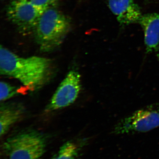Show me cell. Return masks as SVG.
<instances>
[{
    "mask_svg": "<svg viewBox=\"0 0 159 159\" xmlns=\"http://www.w3.org/2000/svg\"><path fill=\"white\" fill-rule=\"evenodd\" d=\"M54 71L53 61L49 58L20 57L1 46L0 74L17 80L30 90H38L46 85Z\"/></svg>",
    "mask_w": 159,
    "mask_h": 159,
    "instance_id": "cell-1",
    "label": "cell"
},
{
    "mask_svg": "<svg viewBox=\"0 0 159 159\" xmlns=\"http://www.w3.org/2000/svg\"><path fill=\"white\" fill-rule=\"evenodd\" d=\"M71 26L70 20L57 8L44 11L33 33L40 51L48 53L57 49L63 42Z\"/></svg>",
    "mask_w": 159,
    "mask_h": 159,
    "instance_id": "cell-2",
    "label": "cell"
},
{
    "mask_svg": "<svg viewBox=\"0 0 159 159\" xmlns=\"http://www.w3.org/2000/svg\"><path fill=\"white\" fill-rule=\"evenodd\" d=\"M44 135L35 130L24 131L8 138L2 145L8 159H41L47 146Z\"/></svg>",
    "mask_w": 159,
    "mask_h": 159,
    "instance_id": "cell-3",
    "label": "cell"
},
{
    "mask_svg": "<svg viewBox=\"0 0 159 159\" xmlns=\"http://www.w3.org/2000/svg\"><path fill=\"white\" fill-rule=\"evenodd\" d=\"M159 127V103H153L136 111L114 126V134L145 133Z\"/></svg>",
    "mask_w": 159,
    "mask_h": 159,
    "instance_id": "cell-4",
    "label": "cell"
},
{
    "mask_svg": "<svg viewBox=\"0 0 159 159\" xmlns=\"http://www.w3.org/2000/svg\"><path fill=\"white\" fill-rule=\"evenodd\" d=\"M43 11L25 0H14L7 7L6 14L20 33L28 35L33 33Z\"/></svg>",
    "mask_w": 159,
    "mask_h": 159,
    "instance_id": "cell-5",
    "label": "cell"
},
{
    "mask_svg": "<svg viewBox=\"0 0 159 159\" xmlns=\"http://www.w3.org/2000/svg\"><path fill=\"white\" fill-rule=\"evenodd\" d=\"M81 89V76L78 71H69L51 97L46 111L58 110L71 105L78 98Z\"/></svg>",
    "mask_w": 159,
    "mask_h": 159,
    "instance_id": "cell-6",
    "label": "cell"
},
{
    "mask_svg": "<svg viewBox=\"0 0 159 159\" xmlns=\"http://www.w3.org/2000/svg\"><path fill=\"white\" fill-rule=\"evenodd\" d=\"M109 9L121 27L138 23L142 16L140 7L134 0H106Z\"/></svg>",
    "mask_w": 159,
    "mask_h": 159,
    "instance_id": "cell-7",
    "label": "cell"
},
{
    "mask_svg": "<svg viewBox=\"0 0 159 159\" xmlns=\"http://www.w3.org/2000/svg\"><path fill=\"white\" fill-rule=\"evenodd\" d=\"M138 23L144 32L145 53H155L159 61V12L142 15Z\"/></svg>",
    "mask_w": 159,
    "mask_h": 159,
    "instance_id": "cell-8",
    "label": "cell"
},
{
    "mask_svg": "<svg viewBox=\"0 0 159 159\" xmlns=\"http://www.w3.org/2000/svg\"><path fill=\"white\" fill-rule=\"evenodd\" d=\"M24 114L21 106L16 103H3L0 107V135H5L11 126L20 120Z\"/></svg>",
    "mask_w": 159,
    "mask_h": 159,
    "instance_id": "cell-9",
    "label": "cell"
},
{
    "mask_svg": "<svg viewBox=\"0 0 159 159\" xmlns=\"http://www.w3.org/2000/svg\"><path fill=\"white\" fill-rule=\"evenodd\" d=\"M82 147L76 142L68 141L65 143L51 159H78Z\"/></svg>",
    "mask_w": 159,
    "mask_h": 159,
    "instance_id": "cell-10",
    "label": "cell"
},
{
    "mask_svg": "<svg viewBox=\"0 0 159 159\" xmlns=\"http://www.w3.org/2000/svg\"><path fill=\"white\" fill-rule=\"evenodd\" d=\"M18 94V89L9 83L1 81L0 83V100L4 102L14 97Z\"/></svg>",
    "mask_w": 159,
    "mask_h": 159,
    "instance_id": "cell-11",
    "label": "cell"
},
{
    "mask_svg": "<svg viewBox=\"0 0 159 159\" xmlns=\"http://www.w3.org/2000/svg\"><path fill=\"white\" fill-rule=\"evenodd\" d=\"M43 11L52 8H57L58 0H25Z\"/></svg>",
    "mask_w": 159,
    "mask_h": 159,
    "instance_id": "cell-12",
    "label": "cell"
},
{
    "mask_svg": "<svg viewBox=\"0 0 159 159\" xmlns=\"http://www.w3.org/2000/svg\"><path fill=\"white\" fill-rule=\"evenodd\" d=\"M156 0H145V2L147 3H150L155 2Z\"/></svg>",
    "mask_w": 159,
    "mask_h": 159,
    "instance_id": "cell-13",
    "label": "cell"
}]
</instances>
